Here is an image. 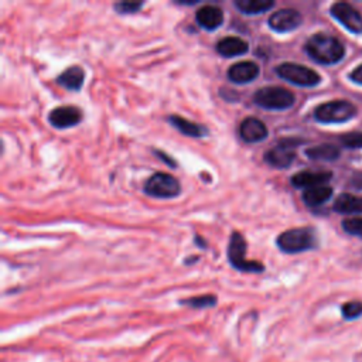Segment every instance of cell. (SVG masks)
Listing matches in <instances>:
<instances>
[{
  "label": "cell",
  "mask_w": 362,
  "mask_h": 362,
  "mask_svg": "<svg viewBox=\"0 0 362 362\" xmlns=\"http://www.w3.org/2000/svg\"><path fill=\"white\" fill-rule=\"evenodd\" d=\"M331 14L346 30L354 34H362V16L348 3H335L331 7Z\"/></svg>",
  "instance_id": "obj_9"
},
{
  "label": "cell",
  "mask_w": 362,
  "mask_h": 362,
  "mask_svg": "<svg viewBox=\"0 0 362 362\" xmlns=\"http://www.w3.org/2000/svg\"><path fill=\"white\" fill-rule=\"evenodd\" d=\"M334 209L341 214H361L362 212V197L344 192L337 197Z\"/></svg>",
  "instance_id": "obj_19"
},
{
  "label": "cell",
  "mask_w": 362,
  "mask_h": 362,
  "mask_svg": "<svg viewBox=\"0 0 362 362\" xmlns=\"http://www.w3.org/2000/svg\"><path fill=\"white\" fill-rule=\"evenodd\" d=\"M356 107L348 100H331L315 107L314 117L321 123H342L352 119Z\"/></svg>",
  "instance_id": "obj_5"
},
{
  "label": "cell",
  "mask_w": 362,
  "mask_h": 362,
  "mask_svg": "<svg viewBox=\"0 0 362 362\" xmlns=\"http://www.w3.org/2000/svg\"><path fill=\"white\" fill-rule=\"evenodd\" d=\"M305 156L311 160H322V161H334L339 156V148L332 144H320L315 147H310L305 150Z\"/></svg>",
  "instance_id": "obj_22"
},
{
  "label": "cell",
  "mask_w": 362,
  "mask_h": 362,
  "mask_svg": "<svg viewBox=\"0 0 362 362\" xmlns=\"http://www.w3.org/2000/svg\"><path fill=\"white\" fill-rule=\"evenodd\" d=\"M342 228L345 232L362 238V218H348L342 221Z\"/></svg>",
  "instance_id": "obj_27"
},
{
  "label": "cell",
  "mask_w": 362,
  "mask_h": 362,
  "mask_svg": "<svg viewBox=\"0 0 362 362\" xmlns=\"http://www.w3.org/2000/svg\"><path fill=\"white\" fill-rule=\"evenodd\" d=\"M168 122L173 127H175L178 132H181L185 136L189 137H204L208 134V129L202 124H198L195 122H191L182 116L178 115H171L168 117Z\"/></svg>",
  "instance_id": "obj_18"
},
{
  "label": "cell",
  "mask_w": 362,
  "mask_h": 362,
  "mask_svg": "<svg viewBox=\"0 0 362 362\" xmlns=\"http://www.w3.org/2000/svg\"><path fill=\"white\" fill-rule=\"evenodd\" d=\"M82 120V112L75 106H58L48 115V122L57 129H68L76 126Z\"/></svg>",
  "instance_id": "obj_11"
},
{
  "label": "cell",
  "mask_w": 362,
  "mask_h": 362,
  "mask_svg": "<svg viewBox=\"0 0 362 362\" xmlns=\"http://www.w3.org/2000/svg\"><path fill=\"white\" fill-rule=\"evenodd\" d=\"M144 192L154 198H175L181 192V185L175 177L167 173H154L144 182Z\"/></svg>",
  "instance_id": "obj_7"
},
{
  "label": "cell",
  "mask_w": 362,
  "mask_h": 362,
  "mask_svg": "<svg viewBox=\"0 0 362 362\" xmlns=\"http://www.w3.org/2000/svg\"><path fill=\"white\" fill-rule=\"evenodd\" d=\"M245 253H246V242L243 235L240 232H233L230 235L229 245H228L229 263L240 272L262 273L264 270V266L256 260H246Z\"/></svg>",
  "instance_id": "obj_4"
},
{
  "label": "cell",
  "mask_w": 362,
  "mask_h": 362,
  "mask_svg": "<svg viewBox=\"0 0 362 362\" xmlns=\"http://www.w3.org/2000/svg\"><path fill=\"white\" fill-rule=\"evenodd\" d=\"M303 21L301 14L294 8H281L269 17V27L276 33H288L296 30Z\"/></svg>",
  "instance_id": "obj_10"
},
{
  "label": "cell",
  "mask_w": 362,
  "mask_h": 362,
  "mask_svg": "<svg viewBox=\"0 0 362 362\" xmlns=\"http://www.w3.org/2000/svg\"><path fill=\"white\" fill-rule=\"evenodd\" d=\"M180 304L194 307V308H208V307H214L216 304V297L212 294H204V296L180 300Z\"/></svg>",
  "instance_id": "obj_23"
},
{
  "label": "cell",
  "mask_w": 362,
  "mask_h": 362,
  "mask_svg": "<svg viewBox=\"0 0 362 362\" xmlns=\"http://www.w3.org/2000/svg\"><path fill=\"white\" fill-rule=\"evenodd\" d=\"M332 195V188L328 185H318L313 188H307L303 192V201L308 206H318L328 201Z\"/></svg>",
  "instance_id": "obj_20"
},
{
  "label": "cell",
  "mask_w": 362,
  "mask_h": 362,
  "mask_svg": "<svg viewBox=\"0 0 362 362\" xmlns=\"http://www.w3.org/2000/svg\"><path fill=\"white\" fill-rule=\"evenodd\" d=\"M235 6L243 14L255 16V14H262L270 10L274 6V1L273 0H238L235 1Z\"/></svg>",
  "instance_id": "obj_21"
},
{
  "label": "cell",
  "mask_w": 362,
  "mask_h": 362,
  "mask_svg": "<svg viewBox=\"0 0 362 362\" xmlns=\"http://www.w3.org/2000/svg\"><path fill=\"white\" fill-rule=\"evenodd\" d=\"M154 154H156L161 161H164L167 165H170V167H177V163L173 160V157L167 156L164 151H161V150H154Z\"/></svg>",
  "instance_id": "obj_28"
},
{
  "label": "cell",
  "mask_w": 362,
  "mask_h": 362,
  "mask_svg": "<svg viewBox=\"0 0 362 362\" xmlns=\"http://www.w3.org/2000/svg\"><path fill=\"white\" fill-rule=\"evenodd\" d=\"M276 243L284 253H298L315 247L317 235L313 228H294L280 233Z\"/></svg>",
  "instance_id": "obj_2"
},
{
  "label": "cell",
  "mask_w": 362,
  "mask_h": 362,
  "mask_svg": "<svg viewBox=\"0 0 362 362\" xmlns=\"http://www.w3.org/2000/svg\"><path fill=\"white\" fill-rule=\"evenodd\" d=\"M339 140L348 148H359L362 147V132L345 133L339 137Z\"/></svg>",
  "instance_id": "obj_26"
},
{
  "label": "cell",
  "mask_w": 362,
  "mask_h": 362,
  "mask_svg": "<svg viewBox=\"0 0 362 362\" xmlns=\"http://www.w3.org/2000/svg\"><path fill=\"white\" fill-rule=\"evenodd\" d=\"M85 81V71L79 65L66 68L57 76V83L68 90H79Z\"/></svg>",
  "instance_id": "obj_17"
},
{
  "label": "cell",
  "mask_w": 362,
  "mask_h": 362,
  "mask_svg": "<svg viewBox=\"0 0 362 362\" xmlns=\"http://www.w3.org/2000/svg\"><path fill=\"white\" fill-rule=\"evenodd\" d=\"M195 243H197V245H199L201 247H205V246H206V242H205V240H202V239H201V236H197V238H195Z\"/></svg>",
  "instance_id": "obj_30"
},
{
  "label": "cell",
  "mask_w": 362,
  "mask_h": 362,
  "mask_svg": "<svg viewBox=\"0 0 362 362\" xmlns=\"http://www.w3.org/2000/svg\"><path fill=\"white\" fill-rule=\"evenodd\" d=\"M266 124L257 117H246L239 124V136L247 143H259L267 137Z\"/></svg>",
  "instance_id": "obj_12"
},
{
  "label": "cell",
  "mask_w": 362,
  "mask_h": 362,
  "mask_svg": "<svg viewBox=\"0 0 362 362\" xmlns=\"http://www.w3.org/2000/svg\"><path fill=\"white\" fill-rule=\"evenodd\" d=\"M294 95L281 86H264L255 92L253 102L267 110H284L294 105Z\"/></svg>",
  "instance_id": "obj_3"
},
{
  "label": "cell",
  "mask_w": 362,
  "mask_h": 362,
  "mask_svg": "<svg viewBox=\"0 0 362 362\" xmlns=\"http://www.w3.org/2000/svg\"><path fill=\"white\" fill-rule=\"evenodd\" d=\"M351 79L356 83H361L362 85V64L359 66H356L352 72H351Z\"/></svg>",
  "instance_id": "obj_29"
},
{
  "label": "cell",
  "mask_w": 362,
  "mask_h": 362,
  "mask_svg": "<svg viewBox=\"0 0 362 362\" xmlns=\"http://www.w3.org/2000/svg\"><path fill=\"white\" fill-rule=\"evenodd\" d=\"M259 75V65L253 61H240L228 69V79L233 83H247Z\"/></svg>",
  "instance_id": "obj_14"
},
{
  "label": "cell",
  "mask_w": 362,
  "mask_h": 362,
  "mask_svg": "<svg viewBox=\"0 0 362 362\" xmlns=\"http://www.w3.org/2000/svg\"><path fill=\"white\" fill-rule=\"evenodd\" d=\"M298 141L287 139L264 153V161L276 168H287L296 158V144Z\"/></svg>",
  "instance_id": "obj_8"
},
{
  "label": "cell",
  "mask_w": 362,
  "mask_h": 362,
  "mask_svg": "<svg viewBox=\"0 0 362 362\" xmlns=\"http://www.w3.org/2000/svg\"><path fill=\"white\" fill-rule=\"evenodd\" d=\"M276 74L281 79L297 86H315L321 82V76L315 71L294 62H283L277 65Z\"/></svg>",
  "instance_id": "obj_6"
},
{
  "label": "cell",
  "mask_w": 362,
  "mask_h": 362,
  "mask_svg": "<svg viewBox=\"0 0 362 362\" xmlns=\"http://www.w3.org/2000/svg\"><path fill=\"white\" fill-rule=\"evenodd\" d=\"M144 6L143 1H119L113 4V8L119 13V14H133L137 13L141 7Z\"/></svg>",
  "instance_id": "obj_25"
},
{
  "label": "cell",
  "mask_w": 362,
  "mask_h": 362,
  "mask_svg": "<svg viewBox=\"0 0 362 362\" xmlns=\"http://www.w3.org/2000/svg\"><path fill=\"white\" fill-rule=\"evenodd\" d=\"M247 49H249V44L245 40H242L239 37H233V35L225 37L216 42L218 54H221L222 57H226V58L243 55L247 52Z\"/></svg>",
  "instance_id": "obj_16"
},
{
  "label": "cell",
  "mask_w": 362,
  "mask_h": 362,
  "mask_svg": "<svg viewBox=\"0 0 362 362\" xmlns=\"http://www.w3.org/2000/svg\"><path fill=\"white\" fill-rule=\"evenodd\" d=\"M195 20H197L199 27H202L208 31H214V30H216L218 27L222 25L223 11L218 6L206 4V6H202L197 10Z\"/></svg>",
  "instance_id": "obj_13"
},
{
  "label": "cell",
  "mask_w": 362,
  "mask_h": 362,
  "mask_svg": "<svg viewBox=\"0 0 362 362\" xmlns=\"http://www.w3.org/2000/svg\"><path fill=\"white\" fill-rule=\"evenodd\" d=\"M304 49L311 59L324 65L341 61L345 54V48L341 41L324 33H317L310 37L304 45Z\"/></svg>",
  "instance_id": "obj_1"
},
{
  "label": "cell",
  "mask_w": 362,
  "mask_h": 362,
  "mask_svg": "<svg viewBox=\"0 0 362 362\" xmlns=\"http://www.w3.org/2000/svg\"><path fill=\"white\" fill-rule=\"evenodd\" d=\"M344 318L354 320L362 315V301H348L341 308Z\"/></svg>",
  "instance_id": "obj_24"
},
{
  "label": "cell",
  "mask_w": 362,
  "mask_h": 362,
  "mask_svg": "<svg viewBox=\"0 0 362 362\" xmlns=\"http://www.w3.org/2000/svg\"><path fill=\"white\" fill-rule=\"evenodd\" d=\"M331 173L328 171H300L291 177V184L297 188H313L318 185H324L331 178Z\"/></svg>",
  "instance_id": "obj_15"
}]
</instances>
